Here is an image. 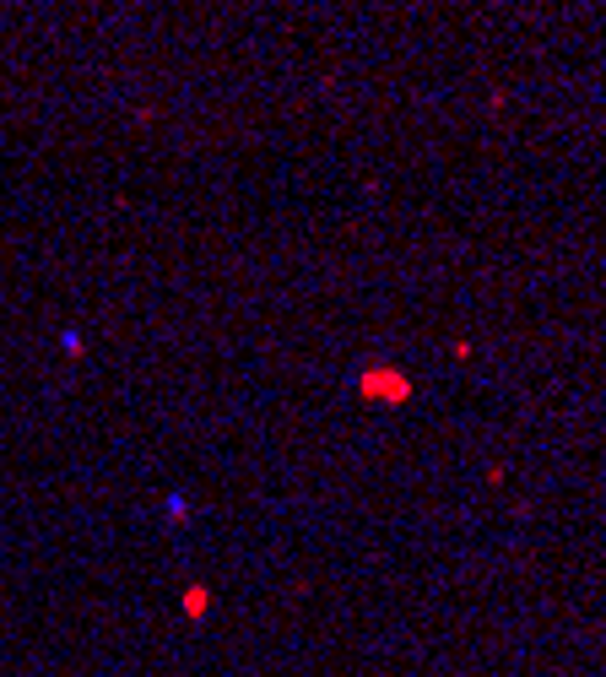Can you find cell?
<instances>
[{
  "label": "cell",
  "mask_w": 606,
  "mask_h": 677,
  "mask_svg": "<svg viewBox=\"0 0 606 677\" xmlns=\"http://www.w3.org/2000/svg\"><path fill=\"white\" fill-rule=\"evenodd\" d=\"M206 607H212V591H206V585H190V591H184V618H200Z\"/></svg>",
  "instance_id": "cell-2"
},
{
  "label": "cell",
  "mask_w": 606,
  "mask_h": 677,
  "mask_svg": "<svg viewBox=\"0 0 606 677\" xmlns=\"http://www.w3.org/2000/svg\"><path fill=\"white\" fill-rule=\"evenodd\" d=\"M358 396H368V401H407L412 396V379L395 374V369H368L358 379Z\"/></svg>",
  "instance_id": "cell-1"
}]
</instances>
